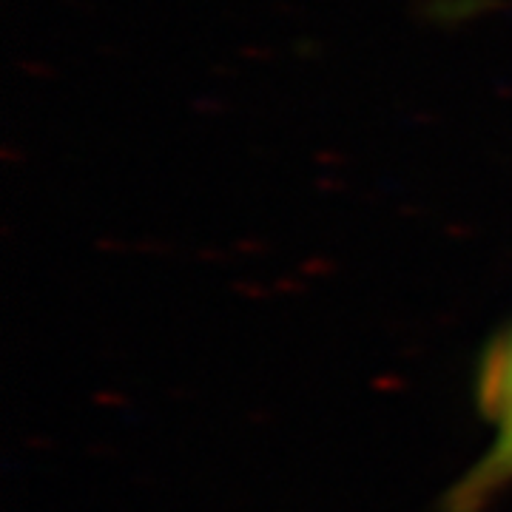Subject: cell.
I'll list each match as a JSON object with an SVG mask.
<instances>
[{"label": "cell", "mask_w": 512, "mask_h": 512, "mask_svg": "<svg viewBox=\"0 0 512 512\" xmlns=\"http://www.w3.org/2000/svg\"><path fill=\"white\" fill-rule=\"evenodd\" d=\"M476 396L493 439L447 495V512H484L512 484V325L484 353Z\"/></svg>", "instance_id": "6da1fadb"}]
</instances>
